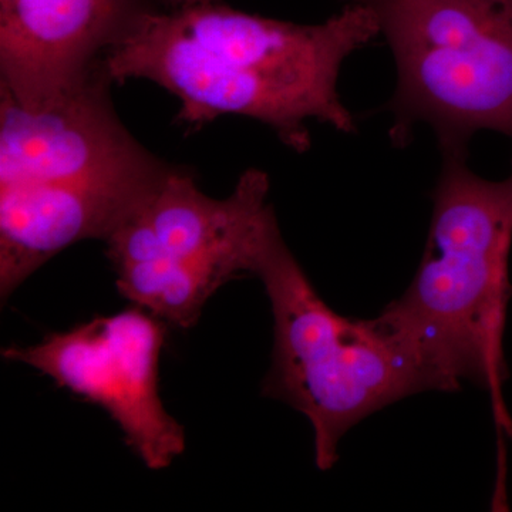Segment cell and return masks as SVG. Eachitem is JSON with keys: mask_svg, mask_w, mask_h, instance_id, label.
<instances>
[{"mask_svg": "<svg viewBox=\"0 0 512 512\" xmlns=\"http://www.w3.org/2000/svg\"><path fill=\"white\" fill-rule=\"evenodd\" d=\"M377 36L375 16L357 3L303 25L205 0L144 10L103 64L113 83L147 80L173 94L177 121L187 128L245 117L306 153L311 121L356 133L355 116L340 97V72Z\"/></svg>", "mask_w": 512, "mask_h": 512, "instance_id": "cell-1", "label": "cell"}, {"mask_svg": "<svg viewBox=\"0 0 512 512\" xmlns=\"http://www.w3.org/2000/svg\"><path fill=\"white\" fill-rule=\"evenodd\" d=\"M101 67L42 109L0 90V293L77 242L107 238L173 170L124 126Z\"/></svg>", "mask_w": 512, "mask_h": 512, "instance_id": "cell-2", "label": "cell"}, {"mask_svg": "<svg viewBox=\"0 0 512 512\" xmlns=\"http://www.w3.org/2000/svg\"><path fill=\"white\" fill-rule=\"evenodd\" d=\"M467 157L441 154L423 258L412 284L379 318L417 353L434 390L476 384L490 393L497 423L512 433L503 400L512 164L507 178L493 181L474 173Z\"/></svg>", "mask_w": 512, "mask_h": 512, "instance_id": "cell-3", "label": "cell"}, {"mask_svg": "<svg viewBox=\"0 0 512 512\" xmlns=\"http://www.w3.org/2000/svg\"><path fill=\"white\" fill-rule=\"evenodd\" d=\"M254 275L274 316L272 365L262 393L302 413L315 464L328 471L356 424L412 394L434 390L420 357L379 316L352 319L320 298L276 225Z\"/></svg>", "mask_w": 512, "mask_h": 512, "instance_id": "cell-4", "label": "cell"}, {"mask_svg": "<svg viewBox=\"0 0 512 512\" xmlns=\"http://www.w3.org/2000/svg\"><path fill=\"white\" fill-rule=\"evenodd\" d=\"M375 16L396 66L393 146L426 124L441 154L468 156L480 131L512 140V0H342Z\"/></svg>", "mask_w": 512, "mask_h": 512, "instance_id": "cell-5", "label": "cell"}, {"mask_svg": "<svg viewBox=\"0 0 512 512\" xmlns=\"http://www.w3.org/2000/svg\"><path fill=\"white\" fill-rule=\"evenodd\" d=\"M269 191V175L249 168L228 197H210L174 167L104 241L121 295L163 322L194 326L222 286L254 275L278 225Z\"/></svg>", "mask_w": 512, "mask_h": 512, "instance_id": "cell-6", "label": "cell"}, {"mask_svg": "<svg viewBox=\"0 0 512 512\" xmlns=\"http://www.w3.org/2000/svg\"><path fill=\"white\" fill-rule=\"evenodd\" d=\"M164 340L163 320L136 306L53 333L37 345L12 346L3 357L106 410L146 467L164 470L185 450L184 427L158 392Z\"/></svg>", "mask_w": 512, "mask_h": 512, "instance_id": "cell-7", "label": "cell"}, {"mask_svg": "<svg viewBox=\"0 0 512 512\" xmlns=\"http://www.w3.org/2000/svg\"><path fill=\"white\" fill-rule=\"evenodd\" d=\"M151 0H0V90L42 109L103 66Z\"/></svg>", "mask_w": 512, "mask_h": 512, "instance_id": "cell-8", "label": "cell"}, {"mask_svg": "<svg viewBox=\"0 0 512 512\" xmlns=\"http://www.w3.org/2000/svg\"><path fill=\"white\" fill-rule=\"evenodd\" d=\"M151 2L156 3L157 6H161L163 9H174L200 2V0H151Z\"/></svg>", "mask_w": 512, "mask_h": 512, "instance_id": "cell-9", "label": "cell"}, {"mask_svg": "<svg viewBox=\"0 0 512 512\" xmlns=\"http://www.w3.org/2000/svg\"><path fill=\"white\" fill-rule=\"evenodd\" d=\"M200 2H205V0H200Z\"/></svg>", "mask_w": 512, "mask_h": 512, "instance_id": "cell-10", "label": "cell"}]
</instances>
